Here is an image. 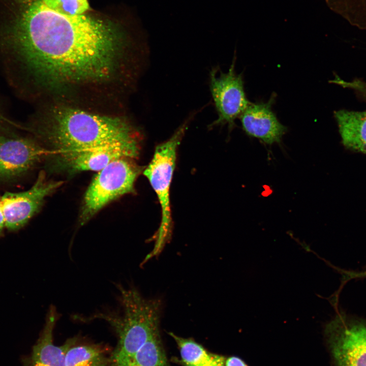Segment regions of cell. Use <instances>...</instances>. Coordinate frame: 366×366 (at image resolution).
I'll use <instances>...</instances> for the list:
<instances>
[{
    "instance_id": "obj_11",
    "label": "cell",
    "mask_w": 366,
    "mask_h": 366,
    "mask_svg": "<svg viewBox=\"0 0 366 366\" xmlns=\"http://www.w3.org/2000/svg\"><path fill=\"white\" fill-rule=\"evenodd\" d=\"M274 98L272 95L266 103H250L240 116L242 129L248 135L269 145L280 143L287 132V128L272 111Z\"/></svg>"
},
{
    "instance_id": "obj_9",
    "label": "cell",
    "mask_w": 366,
    "mask_h": 366,
    "mask_svg": "<svg viewBox=\"0 0 366 366\" xmlns=\"http://www.w3.org/2000/svg\"><path fill=\"white\" fill-rule=\"evenodd\" d=\"M51 152L28 138L0 133V182L11 183L24 176Z\"/></svg>"
},
{
    "instance_id": "obj_10",
    "label": "cell",
    "mask_w": 366,
    "mask_h": 366,
    "mask_svg": "<svg viewBox=\"0 0 366 366\" xmlns=\"http://www.w3.org/2000/svg\"><path fill=\"white\" fill-rule=\"evenodd\" d=\"M140 139L118 142L57 154L59 163L72 172L99 171L114 161L137 158Z\"/></svg>"
},
{
    "instance_id": "obj_8",
    "label": "cell",
    "mask_w": 366,
    "mask_h": 366,
    "mask_svg": "<svg viewBox=\"0 0 366 366\" xmlns=\"http://www.w3.org/2000/svg\"><path fill=\"white\" fill-rule=\"evenodd\" d=\"M62 184L61 181L47 180L45 172L42 171L28 190L17 193L6 192L1 196L6 229L13 232L24 227L39 211L45 198Z\"/></svg>"
},
{
    "instance_id": "obj_2",
    "label": "cell",
    "mask_w": 366,
    "mask_h": 366,
    "mask_svg": "<svg viewBox=\"0 0 366 366\" xmlns=\"http://www.w3.org/2000/svg\"><path fill=\"white\" fill-rule=\"evenodd\" d=\"M39 135L59 154L118 142L140 139L128 120L80 109L62 107L52 111Z\"/></svg>"
},
{
    "instance_id": "obj_12",
    "label": "cell",
    "mask_w": 366,
    "mask_h": 366,
    "mask_svg": "<svg viewBox=\"0 0 366 366\" xmlns=\"http://www.w3.org/2000/svg\"><path fill=\"white\" fill-rule=\"evenodd\" d=\"M58 318L55 307L50 306L40 336L29 354L21 358V366H65V345L56 346L53 340Z\"/></svg>"
},
{
    "instance_id": "obj_18",
    "label": "cell",
    "mask_w": 366,
    "mask_h": 366,
    "mask_svg": "<svg viewBox=\"0 0 366 366\" xmlns=\"http://www.w3.org/2000/svg\"><path fill=\"white\" fill-rule=\"evenodd\" d=\"M49 9L63 15L75 16L89 9L87 0H41Z\"/></svg>"
},
{
    "instance_id": "obj_5",
    "label": "cell",
    "mask_w": 366,
    "mask_h": 366,
    "mask_svg": "<svg viewBox=\"0 0 366 366\" xmlns=\"http://www.w3.org/2000/svg\"><path fill=\"white\" fill-rule=\"evenodd\" d=\"M142 168L130 158L113 161L98 171L85 194L80 215V225L113 200L135 192L134 184Z\"/></svg>"
},
{
    "instance_id": "obj_13",
    "label": "cell",
    "mask_w": 366,
    "mask_h": 366,
    "mask_svg": "<svg viewBox=\"0 0 366 366\" xmlns=\"http://www.w3.org/2000/svg\"><path fill=\"white\" fill-rule=\"evenodd\" d=\"M343 144L353 150L366 154V110H341L335 112Z\"/></svg>"
},
{
    "instance_id": "obj_1",
    "label": "cell",
    "mask_w": 366,
    "mask_h": 366,
    "mask_svg": "<svg viewBox=\"0 0 366 366\" xmlns=\"http://www.w3.org/2000/svg\"><path fill=\"white\" fill-rule=\"evenodd\" d=\"M18 20L4 30L3 50L40 85L101 83L119 66L125 40L109 20L63 15L41 0L25 2Z\"/></svg>"
},
{
    "instance_id": "obj_22",
    "label": "cell",
    "mask_w": 366,
    "mask_h": 366,
    "mask_svg": "<svg viewBox=\"0 0 366 366\" xmlns=\"http://www.w3.org/2000/svg\"><path fill=\"white\" fill-rule=\"evenodd\" d=\"M4 132V131L2 130V127H1V125H0V133L2 132Z\"/></svg>"
},
{
    "instance_id": "obj_7",
    "label": "cell",
    "mask_w": 366,
    "mask_h": 366,
    "mask_svg": "<svg viewBox=\"0 0 366 366\" xmlns=\"http://www.w3.org/2000/svg\"><path fill=\"white\" fill-rule=\"evenodd\" d=\"M235 62L234 57L226 73L217 68L209 73L210 94L218 114L210 128L227 125L229 129H232L235 120L250 103L246 96L241 74L235 72Z\"/></svg>"
},
{
    "instance_id": "obj_17",
    "label": "cell",
    "mask_w": 366,
    "mask_h": 366,
    "mask_svg": "<svg viewBox=\"0 0 366 366\" xmlns=\"http://www.w3.org/2000/svg\"><path fill=\"white\" fill-rule=\"evenodd\" d=\"M330 7L351 25L366 29V0H327Z\"/></svg>"
},
{
    "instance_id": "obj_16",
    "label": "cell",
    "mask_w": 366,
    "mask_h": 366,
    "mask_svg": "<svg viewBox=\"0 0 366 366\" xmlns=\"http://www.w3.org/2000/svg\"><path fill=\"white\" fill-rule=\"evenodd\" d=\"M117 366H169L160 332L149 339L127 362Z\"/></svg>"
},
{
    "instance_id": "obj_20",
    "label": "cell",
    "mask_w": 366,
    "mask_h": 366,
    "mask_svg": "<svg viewBox=\"0 0 366 366\" xmlns=\"http://www.w3.org/2000/svg\"><path fill=\"white\" fill-rule=\"evenodd\" d=\"M225 366H249L241 358L237 356H230L225 359Z\"/></svg>"
},
{
    "instance_id": "obj_21",
    "label": "cell",
    "mask_w": 366,
    "mask_h": 366,
    "mask_svg": "<svg viewBox=\"0 0 366 366\" xmlns=\"http://www.w3.org/2000/svg\"><path fill=\"white\" fill-rule=\"evenodd\" d=\"M5 229H6L5 219L1 206L0 196V237L4 236Z\"/></svg>"
},
{
    "instance_id": "obj_3",
    "label": "cell",
    "mask_w": 366,
    "mask_h": 366,
    "mask_svg": "<svg viewBox=\"0 0 366 366\" xmlns=\"http://www.w3.org/2000/svg\"><path fill=\"white\" fill-rule=\"evenodd\" d=\"M118 289L123 314L99 313L90 317L106 320L117 335L118 343L111 354L110 366L127 362L149 339L159 332L162 307L159 299H145L134 288L126 289L120 286Z\"/></svg>"
},
{
    "instance_id": "obj_15",
    "label": "cell",
    "mask_w": 366,
    "mask_h": 366,
    "mask_svg": "<svg viewBox=\"0 0 366 366\" xmlns=\"http://www.w3.org/2000/svg\"><path fill=\"white\" fill-rule=\"evenodd\" d=\"M170 335L177 344L185 366H225L224 356L208 352L191 339H184L172 332Z\"/></svg>"
},
{
    "instance_id": "obj_14",
    "label": "cell",
    "mask_w": 366,
    "mask_h": 366,
    "mask_svg": "<svg viewBox=\"0 0 366 366\" xmlns=\"http://www.w3.org/2000/svg\"><path fill=\"white\" fill-rule=\"evenodd\" d=\"M65 366H110L111 355L98 344L78 341V338L69 339L65 343Z\"/></svg>"
},
{
    "instance_id": "obj_19",
    "label": "cell",
    "mask_w": 366,
    "mask_h": 366,
    "mask_svg": "<svg viewBox=\"0 0 366 366\" xmlns=\"http://www.w3.org/2000/svg\"><path fill=\"white\" fill-rule=\"evenodd\" d=\"M332 82L345 88L354 90L366 99V82L359 79L351 81L344 80L339 77H336Z\"/></svg>"
},
{
    "instance_id": "obj_6",
    "label": "cell",
    "mask_w": 366,
    "mask_h": 366,
    "mask_svg": "<svg viewBox=\"0 0 366 366\" xmlns=\"http://www.w3.org/2000/svg\"><path fill=\"white\" fill-rule=\"evenodd\" d=\"M325 333L336 366H366V322L340 315Z\"/></svg>"
},
{
    "instance_id": "obj_4",
    "label": "cell",
    "mask_w": 366,
    "mask_h": 366,
    "mask_svg": "<svg viewBox=\"0 0 366 366\" xmlns=\"http://www.w3.org/2000/svg\"><path fill=\"white\" fill-rule=\"evenodd\" d=\"M197 112L191 114L166 141L158 144L150 163L143 170L158 197L161 208V222L157 232L156 245L151 254H158L170 237L172 219L170 189L175 166L176 152L189 124Z\"/></svg>"
}]
</instances>
